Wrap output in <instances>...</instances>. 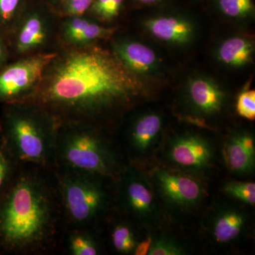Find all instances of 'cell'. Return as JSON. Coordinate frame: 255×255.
Segmentation results:
<instances>
[{"label":"cell","instance_id":"603a6c76","mask_svg":"<svg viewBox=\"0 0 255 255\" xmlns=\"http://www.w3.org/2000/svg\"><path fill=\"white\" fill-rule=\"evenodd\" d=\"M224 191L246 204L253 205L255 203V184L248 182H231L226 184Z\"/></svg>","mask_w":255,"mask_h":255},{"label":"cell","instance_id":"d4e9b609","mask_svg":"<svg viewBox=\"0 0 255 255\" xmlns=\"http://www.w3.org/2000/svg\"><path fill=\"white\" fill-rule=\"evenodd\" d=\"M236 110L241 117L254 121L255 119V92L248 90L242 92L238 97Z\"/></svg>","mask_w":255,"mask_h":255},{"label":"cell","instance_id":"7402d4cb","mask_svg":"<svg viewBox=\"0 0 255 255\" xmlns=\"http://www.w3.org/2000/svg\"><path fill=\"white\" fill-rule=\"evenodd\" d=\"M218 4L221 12L230 18H245L254 14L253 0H218Z\"/></svg>","mask_w":255,"mask_h":255},{"label":"cell","instance_id":"7c38bea8","mask_svg":"<svg viewBox=\"0 0 255 255\" xmlns=\"http://www.w3.org/2000/svg\"><path fill=\"white\" fill-rule=\"evenodd\" d=\"M162 127V119L156 113L142 115L126 134V150L130 157L145 153L155 144Z\"/></svg>","mask_w":255,"mask_h":255},{"label":"cell","instance_id":"5bb4252c","mask_svg":"<svg viewBox=\"0 0 255 255\" xmlns=\"http://www.w3.org/2000/svg\"><path fill=\"white\" fill-rule=\"evenodd\" d=\"M100 231L68 228L60 246V255H97L103 253Z\"/></svg>","mask_w":255,"mask_h":255},{"label":"cell","instance_id":"3957f363","mask_svg":"<svg viewBox=\"0 0 255 255\" xmlns=\"http://www.w3.org/2000/svg\"><path fill=\"white\" fill-rule=\"evenodd\" d=\"M107 133L103 127L97 126L58 124L54 167L96 174L116 182L128 164L120 146Z\"/></svg>","mask_w":255,"mask_h":255},{"label":"cell","instance_id":"ffe728a7","mask_svg":"<svg viewBox=\"0 0 255 255\" xmlns=\"http://www.w3.org/2000/svg\"><path fill=\"white\" fill-rule=\"evenodd\" d=\"M224 157L228 167L236 173H248L255 167V155L242 144L239 133L231 137L226 144Z\"/></svg>","mask_w":255,"mask_h":255},{"label":"cell","instance_id":"277c9868","mask_svg":"<svg viewBox=\"0 0 255 255\" xmlns=\"http://www.w3.org/2000/svg\"><path fill=\"white\" fill-rule=\"evenodd\" d=\"M0 135L20 164L53 169L58 124L49 113L31 102L6 104Z\"/></svg>","mask_w":255,"mask_h":255},{"label":"cell","instance_id":"7a4b0ae2","mask_svg":"<svg viewBox=\"0 0 255 255\" xmlns=\"http://www.w3.org/2000/svg\"><path fill=\"white\" fill-rule=\"evenodd\" d=\"M66 229L54 169L20 164L0 193V255H60Z\"/></svg>","mask_w":255,"mask_h":255},{"label":"cell","instance_id":"83f0119b","mask_svg":"<svg viewBox=\"0 0 255 255\" xmlns=\"http://www.w3.org/2000/svg\"><path fill=\"white\" fill-rule=\"evenodd\" d=\"M20 0H0V16L5 20L11 19L17 9Z\"/></svg>","mask_w":255,"mask_h":255},{"label":"cell","instance_id":"8fae6325","mask_svg":"<svg viewBox=\"0 0 255 255\" xmlns=\"http://www.w3.org/2000/svg\"><path fill=\"white\" fill-rule=\"evenodd\" d=\"M113 52L128 70L138 76L155 73L159 66L155 52L140 42H116Z\"/></svg>","mask_w":255,"mask_h":255},{"label":"cell","instance_id":"2e32d148","mask_svg":"<svg viewBox=\"0 0 255 255\" xmlns=\"http://www.w3.org/2000/svg\"><path fill=\"white\" fill-rule=\"evenodd\" d=\"M104 224L107 226L112 249L120 255L133 254L137 242L130 221L114 211Z\"/></svg>","mask_w":255,"mask_h":255},{"label":"cell","instance_id":"ac0fdd59","mask_svg":"<svg viewBox=\"0 0 255 255\" xmlns=\"http://www.w3.org/2000/svg\"><path fill=\"white\" fill-rule=\"evenodd\" d=\"M245 215L236 209H225L215 217L213 237L218 243H226L241 236L246 226Z\"/></svg>","mask_w":255,"mask_h":255},{"label":"cell","instance_id":"44dd1931","mask_svg":"<svg viewBox=\"0 0 255 255\" xmlns=\"http://www.w3.org/2000/svg\"><path fill=\"white\" fill-rule=\"evenodd\" d=\"M20 164L0 138V193L2 192L11 182Z\"/></svg>","mask_w":255,"mask_h":255},{"label":"cell","instance_id":"6da1fadb","mask_svg":"<svg viewBox=\"0 0 255 255\" xmlns=\"http://www.w3.org/2000/svg\"><path fill=\"white\" fill-rule=\"evenodd\" d=\"M148 92L145 82L113 51L80 47L56 55L25 101L40 106L58 124L104 128Z\"/></svg>","mask_w":255,"mask_h":255},{"label":"cell","instance_id":"484cf974","mask_svg":"<svg viewBox=\"0 0 255 255\" xmlns=\"http://www.w3.org/2000/svg\"><path fill=\"white\" fill-rule=\"evenodd\" d=\"M184 254V251L173 241L159 239L152 241L148 255H180Z\"/></svg>","mask_w":255,"mask_h":255},{"label":"cell","instance_id":"5b68a950","mask_svg":"<svg viewBox=\"0 0 255 255\" xmlns=\"http://www.w3.org/2000/svg\"><path fill=\"white\" fill-rule=\"evenodd\" d=\"M68 228L100 231L115 211V181L54 167Z\"/></svg>","mask_w":255,"mask_h":255},{"label":"cell","instance_id":"52a82bcc","mask_svg":"<svg viewBox=\"0 0 255 255\" xmlns=\"http://www.w3.org/2000/svg\"><path fill=\"white\" fill-rule=\"evenodd\" d=\"M115 211L138 219H150L156 204L150 186L132 165L127 164L115 182Z\"/></svg>","mask_w":255,"mask_h":255},{"label":"cell","instance_id":"4fadbf2b","mask_svg":"<svg viewBox=\"0 0 255 255\" xmlns=\"http://www.w3.org/2000/svg\"><path fill=\"white\" fill-rule=\"evenodd\" d=\"M187 94L191 105L204 115L219 113L224 105L226 96L211 79L198 76L188 82Z\"/></svg>","mask_w":255,"mask_h":255},{"label":"cell","instance_id":"ba28073f","mask_svg":"<svg viewBox=\"0 0 255 255\" xmlns=\"http://www.w3.org/2000/svg\"><path fill=\"white\" fill-rule=\"evenodd\" d=\"M155 179L162 195L174 205L191 207L197 204L204 196L201 183L191 176L158 169Z\"/></svg>","mask_w":255,"mask_h":255},{"label":"cell","instance_id":"9c48e42d","mask_svg":"<svg viewBox=\"0 0 255 255\" xmlns=\"http://www.w3.org/2000/svg\"><path fill=\"white\" fill-rule=\"evenodd\" d=\"M169 157L174 164L183 168L199 170L209 165L213 152L205 139L188 134L177 137L171 143Z\"/></svg>","mask_w":255,"mask_h":255},{"label":"cell","instance_id":"f1b7e54d","mask_svg":"<svg viewBox=\"0 0 255 255\" xmlns=\"http://www.w3.org/2000/svg\"><path fill=\"white\" fill-rule=\"evenodd\" d=\"M152 239L151 238H145L144 241L137 243L134 250L133 254L135 255H145L148 253Z\"/></svg>","mask_w":255,"mask_h":255},{"label":"cell","instance_id":"8992f818","mask_svg":"<svg viewBox=\"0 0 255 255\" xmlns=\"http://www.w3.org/2000/svg\"><path fill=\"white\" fill-rule=\"evenodd\" d=\"M56 54L32 55L9 65L0 73V102H23L36 90Z\"/></svg>","mask_w":255,"mask_h":255},{"label":"cell","instance_id":"e0dca14e","mask_svg":"<svg viewBox=\"0 0 255 255\" xmlns=\"http://www.w3.org/2000/svg\"><path fill=\"white\" fill-rule=\"evenodd\" d=\"M255 46L253 42L241 36H233L225 40L218 48V60L226 66L241 68L253 60Z\"/></svg>","mask_w":255,"mask_h":255},{"label":"cell","instance_id":"9a60e30c","mask_svg":"<svg viewBox=\"0 0 255 255\" xmlns=\"http://www.w3.org/2000/svg\"><path fill=\"white\" fill-rule=\"evenodd\" d=\"M114 28L105 27L80 16H72L64 25V36L70 43L85 46L110 36Z\"/></svg>","mask_w":255,"mask_h":255},{"label":"cell","instance_id":"d6986e66","mask_svg":"<svg viewBox=\"0 0 255 255\" xmlns=\"http://www.w3.org/2000/svg\"><path fill=\"white\" fill-rule=\"evenodd\" d=\"M47 23L39 15L28 16L23 21L18 32L16 47L21 53L36 49L46 41L48 37Z\"/></svg>","mask_w":255,"mask_h":255},{"label":"cell","instance_id":"4dcf8cb0","mask_svg":"<svg viewBox=\"0 0 255 255\" xmlns=\"http://www.w3.org/2000/svg\"><path fill=\"white\" fill-rule=\"evenodd\" d=\"M4 56V48H3L2 45L0 43V63L2 61L3 58Z\"/></svg>","mask_w":255,"mask_h":255},{"label":"cell","instance_id":"f546056e","mask_svg":"<svg viewBox=\"0 0 255 255\" xmlns=\"http://www.w3.org/2000/svg\"><path fill=\"white\" fill-rule=\"evenodd\" d=\"M137 2L144 5L155 4L157 3L160 2L163 0H136Z\"/></svg>","mask_w":255,"mask_h":255},{"label":"cell","instance_id":"cb8c5ba5","mask_svg":"<svg viewBox=\"0 0 255 255\" xmlns=\"http://www.w3.org/2000/svg\"><path fill=\"white\" fill-rule=\"evenodd\" d=\"M124 0H94L91 8L96 16L104 21H111L118 16Z\"/></svg>","mask_w":255,"mask_h":255},{"label":"cell","instance_id":"30bf717a","mask_svg":"<svg viewBox=\"0 0 255 255\" xmlns=\"http://www.w3.org/2000/svg\"><path fill=\"white\" fill-rule=\"evenodd\" d=\"M145 29L156 39L169 44H188L195 34L194 25L187 18L177 16H159L144 22Z\"/></svg>","mask_w":255,"mask_h":255},{"label":"cell","instance_id":"4316f807","mask_svg":"<svg viewBox=\"0 0 255 255\" xmlns=\"http://www.w3.org/2000/svg\"><path fill=\"white\" fill-rule=\"evenodd\" d=\"M94 0H66L65 11L70 16H80L91 7Z\"/></svg>","mask_w":255,"mask_h":255}]
</instances>
